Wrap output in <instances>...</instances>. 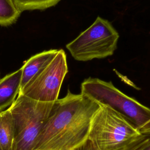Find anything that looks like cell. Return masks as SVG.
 Masks as SVG:
<instances>
[{
    "label": "cell",
    "instance_id": "6da1fadb",
    "mask_svg": "<svg viewBox=\"0 0 150 150\" xmlns=\"http://www.w3.org/2000/svg\"><path fill=\"white\" fill-rule=\"evenodd\" d=\"M100 106L68 90L54 101L33 150H74L81 146L88 140L91 121Z\"/></svg>",
    "mask_w": 150,
    "mask_h": 150
},
{
    "label": "cell",
    "instance_id": "7a4b0ae2",
    "mask_svg": "<svg viewBox=\"0 0 150 150\" xmlns=\"http://www.w3.org/2000/svg\"><path fill=\"white\" fill-rule=\"evenodd\" d=\"M81 93L121 114L142 134L150 135V108L123 93L111 81L89 77L81 84Z\"/></svg>",
    "mask_w": 150,
    "mask_h": 150
},
{
    "label": "cell",
    "instance_id": "3957f363",
    "mask_svg": "<svg viewBox=\"0 0 150 150\" xmlns=\"http://www.w3.org/2000/svg\"><path fill=\"white\" fill-rule=\"evenodd\" d=\"M142 135L121 114L101 105L91 121L88 140L96 150H125Z\"/></svg>",
    "mask_w": 150,
    "mask_h": 150
},
{
    "label": "cell",
    "instance_id": "277c9868",
    "mask_svg": "<svg viewBox=\"0 0 150 150\" xmlns=\"http://www.w3.org/2000/svg\"><path fill=\"white\" fill-rule=\"evenodd\" d=\"M54 103L39 101L18 94L8 107L13 128L12 150H33Z\"/></svg>",
    "mask_w": 150,
    "mask_h": 150
},
{
    "label": "cell",
    "instance_id": "5b68a950",
    "mask_svg": "<svg viewBox=\"0 0 150 150\" xmlns=\"http://www.w3.org/2000/svg\"><path fill=\"white\" fill-rule=\"evenodd\" d=\"M119 34L110 22L98 16L94 22L66 46L78 61L103 59L113 54Z\"/></svg>",
    "mask_w": 150,
    "mask_h": 150
},
{
    "label": "cell",
    "instance_id": "8992f818",
    "mask_svg": "<svg viewBox=\"0 0 150 150\" xmlns=\"http://www.w3.org/2000/svg\"><path fill=\"white\" fill-rule=\"evenodd\" d=\"M67 72L65 52L58 50L56 55L32 77L19 94L39 101L54 102Z\"/></svg>",
    "mask_w": 150,
    "mask_h": 150
},
{
    "label": "cell",
    "instance_id": "52a82bcc",
    "mask_svg": "<svg viewBox=\"0 0 150 150\" xmlns=\"http://www.w3.org/2000/svg\"><path fill=\"white\" fill-rule=\"evenodd\" d=\"M22 69L0 79V111L9 107L16 98L21 88Z\"/></svg>",
    "mask_w": 150,
    "mask_h": 150
},
{
    "label": "cell",
    "instance_id": "ba28073f",
    "mask_svg": "<svg viewBox=\"0 0 150 150\" xmlns=\"http://www.w3.org/2000/svg\"><path fill=\"white\" fill-rule=\"evenodd\" d=\"M58 50L50 49L39 53L27 60L23 66L21 89H22L32 77L48 62L57 54Z\"/></svg>",
    "mask_w": 150,
    "mask_h": 150
},
{
    "label": "cell",
    "instance_id": "9c48e42d",
    "mask_svg": "<svg viewBox=\"0 0 150 150\" xmlns=\"http://www.w3.org/2000/svg\"><path fill=\"white\" fill-rule=\"evenodd\" d=\"M13 128L11 113L8 108L0 112V146L1 150H12Z\"/></svg>",
    "mask_w": 150,
    "mask_h": 150
},
{
    "label": "cell",
    "instance_id": "30bf717a",
    "mask_svg": "<svg viewBox=\"0 0 150 150\" xmlns=\"http://www.w3.org/2000/svg\"><path fill=\"white\" fill-rule=\"evenodd\" d=\"M21 13L13 0H0V25L6 26L13 24Z\"/></svg>",
    "mask_w": 150,
    "mask_h": 150
},
{
    "label": "cell",
    "instance_id": "8fae6325",
    "mask_svg": "<svg viewBox=\"0 0 150 150\" xmlns=\"http://www.w3.org/2000/svg\"><path fill=\"white\" fill-rule=\"evenodd\" d=\"M22 12L24 11L44 10L57 4L61 0H13Z\"/></svg>",
    "mask_w": 150,
    "mask_h": 150
},
{
    "label": "cell",
    "instance_id": "7c38bea8",
    "mask_svg": "<svg viewBox=\"0 0 150 150\" xmlns=\"http://www.w3.org/2000/svg\"><path fill=\"white\" fill-rule=\"evenodd\" d=\"M125 150H150V135H142Z\"/></svg>",
    "mask_w": 150,
    "mask_h": 150
},
{
    "label": "cell",
    "instance_id": "4fadbf2b",
    "mask_svg": "<svg viewBox=\"0 0 150 150\" xmlns=\"http://www.w3.org/2000/svg\"><path fill=\"white\" fill-rule=\"evenodd\" d=\"M74 150H96L94 146L90 140H87L81 146L77 148Z\"/></svg>",
    "mask_w": 150,
    "mask_h": 150
},
{
    "label": "cell",
    "instance_id": "5bb4252c",
    "mask_svg": "<svg viewBox=\"0 0 150 150\" xmlns=\"http://www.w3.org/2000/svg\"><path fill=\"white\" fill-rule=\"evenodd\" d=\"M0 112H1V111H0ZM0 150H1V146H0Z\"/></svg>",
    "mask_w": 150,
    "mask_h": 150
},
{
    "label": "cell",
    "instance_id": "9a60e30c",
    "mask_svg": "<svg viewBox=\"0 0 150 150\" xmlns=\"http://www.w3.org/2000/svg\"><path fill=\"white\" fill-rule=\"evenodd\" d=\"M0 74H1V73H0Z\"/></svg>",
    "mask_w": 150,
    "mask_h": 150
}]
</instances>
